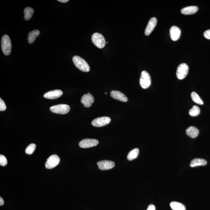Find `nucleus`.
<instances>
[{
    "label": "nucleus",
    "mask_w": 210,
    "mask_h": 210,
    "mask_svg": "<svg viewBox=\"0 0 210 210\" xmlns=\"http://www.w3.org/2000/svg\"><path fill=\"white\" fill-rule=\"evenodd\" d=\"M73 60L77 68L84 72L90 71V68L87 62L85 60L80 56H75L73 58Z\"/></svg>",
    "instance_id": "f257e3e1"
},
{
    "label": "nucleus",
    "mask_w": 210,
    "mask_h": 210,
    "mask_svg": "<svg viewBox=\"0 0 210 210\" xmlns=\"http://www.w3.org/2000/svg\"><path fill=\"white\" fill-rule=\"evenodd\" d=\"M1 47L4 54L8 56L11 51V43L10 37L7 35H4L1 39Z\"/></svg>",
    "instance_id": "f03ea898"
},
{
    "label": "nucleus",
    "mask_w": 210,
    "mask_h": 210,
    "mask_svg": "<svg viewBox=\"0 0 210 210\" xmlns=\"http://www.w3.org/2000/svg\"><path fill=\"white\" fill-rule=\"evenodd\" d=\"M92 40L93 44L100 49L103 48L106 43L104 36L99 33L93 34L92 37Z\"/></svg>",
    "instance_id": "7ed1b4c3"
},
{
    "label": "nucleus",
    "mask_w": 210,
    "mask_h": 210,
    "mask_svg": "<svg viewBox=\"0 0 210 210\" xmlns=\"http://www.w3.org/2000/svg\"><path fill=\"white\" fill-rule=\"evenodd\" d=\"M50 109L53 113L64 114L69 112L70 110V107L67 104H61L53 105L50 107Z\"/></svg>",
    "instance_id": "20e7f679"
},
{
    "label": "nucleus",
    "mask_w": 210,
    "mask_h": 210,
    "mask_svg": "<svg viewBox=\"0 0 210 210\" xmlns=\"http://www.w3.org/2000/svg\"><path fill=\"white\" fill-rule=\"evenodd\" d=\"M140 84L142 88H148L151 84V79L150 75L145 70L142 71L140 79Z\"/></svg>",
    "instance_id": "39448f33"
},
{
    "label": "nucleus",
    "mask_w": 210,
    "mask_h": 210,
    "mask_svg": "<svg viewBox=\"0 0 210 210\" xmlns=\"http://www.w3.org/2000/svg\"><path fill=\"white\" fill-rule=\"evenodd\" d=\"M189 67L185 63L181 64L178 66L176 71V76L179 79H184L187 75Z\"/></svg>",
    "instance_id": "423d86ee"
},
{
    "label": "nucleus",
    "mask_w": 210,
    "mask_h": 210,
    "mask_svg": "<svg viewBox=\"0 0 210 210\" xmlns=\"http://www.w3.org/2000/svg\"><path fill=\"white\" fill-rule=\"evenodd\" d=\"M60 162V159L56 154H53L47 159L45 164L46 168L51 169L55 168L59 164Z\"/></svg>",
    "instance_id": "0eeeda50"
},
{
    "label": "nucleus",
    "mask_w": 210,
    "mask_h": 210,
    "mask_svg": "<svg viewBox=\"0 0 210 210\" xmlns=\"http://www.w3.org/2000/svg\"><path fill=\"white\" fill-rule=\"evenodd\" d=\"M111 119L109 117L104 116L99 117L93 119L92 121V125L95 127H102L108 125L111 122Z\"/></svg>",
    "instance_id": "6e6552de"
},
{
    "label": "nucleus",
    "mask_w": 210,
    "mask_h": 210,
    "mask_svg": "<svg viewBox=\"0 0 210 210\" xmlns=\"http://www.w3.org/2000/svg\"><path fill=\"white\" fill-rule=\"evenodd\" d=\"M99 144V141L96 139H86L81 141L79 146L81 148H87L96 146Z\"/></svg>",
    "instance_id": "1a4fd4ad"
},
{
    "label": "nucleus",
    "mask_w": 210,
    "mask_h": 210,
    "mask_svg": "<svg viewBox=\"0 0 210 210\" xmlns=\"http://www.w3.org/2000/svg\"><path fill=\"white\" fill-rule=\"evenodd\" d=\"M98 168L102 171L111 169L115 166L114 162L112 161L104 160L100 161L97 163Z\"/></svg>",
    "instance_id": "9d476101"
},
{
    "label": "nucleus",
    "mask_w": 210,
    "mask_h": 210,
    "mask_svg": "<svg viewBox=\"0 0 210 210\" xmlns=\"http://www.w3.org/2000/svg\"><path fill=\"white\" fill-rule=\"evenodd\" d=\"M94 101V98L90 93L83 95L81 99V102L84 105V107L86 108L91 106Z\"/></svg>",
    "instance_id": "9b49d317"
},
{
    "label": "nucleus",
    "mask_w": 210,
    "mask_h": 210,
    "mask_svg": "<svg viewBox=\"0 0 210 210\" xmlns=\"http://www.w3.org/2000/svg\"><path fill=\"white\" fill-rule=\"evenodd\" d=\"M63 94V92L60 90H56L47 92L44 95V97L49 99H55L60 97Z\"/></svg>",
    "instance_id": "f8f14e48"
},
{
    "label": "nucleus",
    "mask_w": 210,
    "mask_h": 210,
    "mask_svg": "<svg viewBox=\"0 0 210 210\" xmlns=\"http://www.w3.org/2000/svg\"><path fill=\"white\" fill-rule=\"evenodd\" d=\"M157 19L155 17H153L150 19L145 30V34L148 36L151 34L154 30L157 24Z\"/></svg>",
    "instance_id": "ddd939ff"
},
{
    "label": "nucleus",
    "mask_w": 210,
    "mask_h": 210,
    "mask_svg": "<svg viewBox=\"0 0 210 210\" xmlns=\"http://www.w3.org/2000/svg\"><path fill=\"white\" fill-rule=\"evenodd\" d=\"M170 36L172 40L174 41L178 40L181 36V31L180 29L176 26L171 27L170 30Z\"/></svg>",
    "instance_id": "4468645a"
},
{
    "label": "nucleus",
    "mask_w": 210,
    "mask_h": 210,
    "mask_svg": "<svg viewBox=\"0 0 210 210\" xmlns=\"http://www.w3.org/2000/svg\"><path fill=\"white\" fill-rule=\"evenodd\" d=\"M111 96L115 99L117 100L122 102H127L128 99L125 95L118 91L113 90L111 92Z\"/></svg>",
    "instance_id": "2eb2a0df"
},
{
    "label": "nucleus",
    "mask_w": 210,
    "mask_h": 210,
    "mask_svg": "<svg viewBox=\"0 0 210 210\" xmlns=\"http://www.w3.org/2000/svg\"><path fill=\"white\" fill-rule=\"evenodd\" d=\"M198 10V7L196 6H190L182 9L181 13L185 15H192L196 13Z\"/></svg>",
    "instance_id": "dca6fc26"
},
{
    "label": "nucleus",
    "mask_w": 210,
    "mask_h": 210,
    "mask_svg": "<svg viewBox=\"0 0 210 210\" xmlns=\"http://www.w3.org/2000/svg\"><path fill=\"white\" fill-rule=\"evenodd\" d=\"M186 134L189 137L194 138L198 136L199 130L197 128L194 126L188 127L186 131Z\"/></svg>",
    "instance_id": "f3484780"
},
{
    "label": "nucleus",
    "mask_w": 210,
    "mask_h": 210,
    "mask_svg": "<svg viewBox=\"0 0 210 210\" xmlns=\"http://www.w3.org/2000/svg\"><path fill=\"white\" fill-rule=\"evenodd\" d=\"M207 162L206 160L203 159H194L191 161L190 163V166L193 167H197L199 166H204L206 165Z\"/></svg>",
    "instance_id": "a211bd4d"
},
{
    "label": "nucleus",
    "mask_w": 210,
    "mask_h": 210,
    "mask_svg": "<svg viewBox=\"0 0 210 210\" xmlns=\"http://www.w3.org/2000/svg\"><path fill=\"white\" fill-rule=\"evenodd\" d=\"M39 34L40 32L39 30H35L30 32L28 35V41L29 43H33L36 38L39 36Z\"/></svg>",
    "instance_id": "6ab92c4d"
},
{
    "label": "nucleus",
    "mask_w": 210,
    "mask_h": 210,
    "mask_svg": "<svg viewBox=\"0 0 210 210\" xmlns=\"http://www.w3.org/2000/svg\"><path fill=\"white\" fill-rule=\"evenodd\" d=\"M24 13L25 19L26 20H29L33 16V14L34 13V10L31 7H27L25 9Z\"/></svg>",
    "instance_id": "aec40b11"
},
{
    "label": "nucleus",
    "mask_w": 210,
    "mask_h": 210,
    "mask_svg": "<svg viewBox=\"0 0 210 210\" xmlns=\"http://www.w3.org/2000/svg\"><path fill=\"white\" fill-rule=\"evenodd\" d=\"M170 206L173 210H186L185 205L178 202H171L170 203Z\"/></svg>",
    "instance_id": "412c9836"
},
{
    "label": "nucleus",
    "mask_w": 210,
    "mask_h": 210,
    "mask_svg": "<svg viewBox=\"0 0 210 210\" xmlns=\"http://www.w3.org/2000/svg\"><path fill=\"white\" fill-rule=\"evenodd\" d=\"M139 154V150L138 148H135L128 153L127 158L129 161H132L137 158Z\"/></svg>",
    "instance_id": "4be33fe9"
},
{
    "label": "nucleus",
    "mask_w": 210,
    "mask_h": 210,
    "mask_svg": "<svg viewBox=\"0 0 210 210\" xmlns=\"http://www.w3.org/2000/svg\"><path fill=\"white\" fill-rule=\"evenodd\" d=\"M191 99L194 102L200 105H203V103L200 96L195 92H192L191 94Z\"/></svg>",
    "instance_id": "5701e85b"
},
{
    "label": "nucleus",
    "mask_w": 210,
    "mask_h": 210,
    "mask_svg": "<svg viewBox=\"0 0 210 210\" xmlns=\"http://www.w3.org/2000/svg\"><path fill=\"white\" fill-rule=\"evenodd\" d=\"M189 113L190 115L192 116H197L200 113V109L199 107L194 105L191 109L189 110Z\"/></svg>",
    "instance_id": "b1692460"
},
{
    "label": "nucleus",
    "mask_w": 210,
    "mask_h": 210,
    "mask_svg": "<svg viewBox=\"0 0 210 210\" xmlns=\"http://www.w3.org/2000/svg\"><path fill=\"white\" fill-rule=\"evenodd\" d=\"M36 148V145L34 144H31L26 148L25 153L28 154H31L34 152Z\"/></svg>",
    "instance_id": "393cba45"
},
{
    "label": "nucleus",
    "mask_w": 210,
    "mask_h": 210,
    "mask_svg": "<svg viewBox=\"0 0 210 210\" xmlns=\"http://www.w3.org/2000/svg\"><path fill=\"white\" fill-rule=\"evenodd\" d=\"M7 163V161L5 156L3 155H0V165L2 166H5Z\"/></svg>",
    "instance_id": "a878e982"
},
{
    "label": "nucleus",
    "mask_w": 210,
    "mask_h": 210,
    "mask_svg": "<svg viewBox=\"0 0 210 210\" xmlns=\"http://www.w3.org/2000/svg\"><path fill=\"white\" fill-rule=\"evenodd\" d=\"M6 109H7V106H6L5 103L1 98H0V111H5Z\"/></svg>",
    "instance_id": "bb28decb"
},
{
    "label": "nucleus",
    "mask_w": 210,
    "mask_h": 210,
    "mask_svg": "<svg viewBox=\"0 0 210 210\" xmlns=\"http://www.w3.org/2000/svg\"><path fill=\"white\" fill-rule=\"evenodd\" d=\"M203 36L207 39H210V29L206 30L203 33Z\"/></svg>",
    "instance_id": "cd10ccee"
},
{
    "label": "nucleus",
    "mask_w": 210,
    "mask_h": 210,
    "mask_svg": "<svg viewBox=\"0 0 210 210\" xmlns=\"http://www.w3.org/2000/svg\"><path fill=\"white\" fill-rule=\"evenodd\" d=\"M146 210H156L155 207L154 205H149Z\"/></svg>",
    "instance_id": "c85d7f7f"
},
{
    "label": "nucleus",
    "mask_w": 210,
    "mask_h": 210,
    "mask_svg": "<svg viewBox=\"0 0 210 210\" xmlns=\"http://www.w3.org/2000/svg\"><path fill=\"white\" fill-rule=\"evenodd\" d=\"M4 201L2 197H0V206H2L4 204Z\"/></svg>",
    "instance_id": "c756f323"
},
{
    "label": "nucleus",
    "mask_w": 210,
    "mask_h": 210,
    "mask_svg": "<svg viewBox=\"0 0 210 210\" xmlns=\"http://www.w3.org/2000/svg\"><path fill=\"white\" fill-rule=\"evenodd\" d=\"M59 2L62 3H66L69 2V0H58Z\"/></svg>",
    "instance_id": "7c9ffc66"
}]
</instances>
